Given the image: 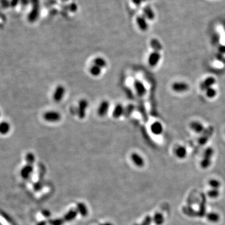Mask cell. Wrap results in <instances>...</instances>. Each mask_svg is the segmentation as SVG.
<instances>
[{
    "instance_id": "1",
    "label": "cell",
    "mask_w": 225,
    "mask_h": 225,
    "mask_svg": "<svg viewBox=\"0 0 225 225\" xmlns=\"http://www.w3.org/2000/svg\"><path fill=\"white\" fill-rule=\"evenodd\" d=\"M43 118L47 122L57 123L61 120V115L56 111H48L43 114Z\"/></svg>"
},
{
    "instance_id": "2",
    "label": "cell",
    "mask_w": 225,
    "mask_h": 225,
    "mask_svg": "<svg viewBox=\"0 0 225 225\" xmlns=\"http://www.w3.org/2000/svg\"><path fill=\"white\" fill-rule=\"evenodd\" d=\"M214 153L213 149L212 148H208L204 152L203 158L201 162V166L202 168L206 169L211 164V158Z\"/></svg>"
},
{
    "instance_id": "3",
    "label": "cell",
    "mask_w": 225,
    "mask_h": 225,
    "mask_svg": "<svg viewBox=\"0 0 225 225\" xmlns=\"http://www.w3.org/2000/svg\"><path fill=\"white\" fill-rule=\"evenodd\" d=\"M89 103L86 99H82L78 103L77 108V115L79 119H84L86 115V111L88 108Z\"/></svg>"
},
{
    "instance_id": "4",
    "label": "cell",
    "mask_w": 225,
    "mask_h": 225,
    "mask_svg": "<svg viewBox=\"0 0 225 225\" xmlns=\"http://www.w3.org/2000/svg\"><path fill=\"white\" fill-rule=\"evenodd\" d=\"M33 3V10L30 13L28 16V20L30 22L33 23L36 21L39 14V0H31Z\"/></svg>"
},
{
    "instance_id": "5",
    "label": "cell",
    "mask_w": 225,
    "mask_h": 225,
    "mask_svg": "<svg viewBox=\"0 0 225 225\" xmlns=\"http://www.w3.org/2000/svg\"><path fill=\"white\" fill-rule=\"evenodd\" d=\"M66 93V88L62 85H58L55 89L53 94V98L56 103H60L63 99L64 95Z\"/></svg>"
},
{
    "instance_id": "6",
    "label": "cell",
    "mask_w": 225,
    "mask_h": 225,
    "mask_svg": "<svg viewBox=\"0 0 225 225\" xmlns=\"http://www.w3.org/2000/svg\"><path fill=\"white\" fill-rule=\"evenodd\" d=\"M214 131V128L213 126H209L208 128H206L201 136L198 139V143L200 145H204L207 143L209 138L213 135Z\"/></svg>"
},
{
    "instance_id": "7",
    "label": "cell",
    "mask_w": 225,
    "mask_h": 225,
    "mask_svg": "<svg viewBox=\"0 0 225 225\" xmlns=\"http://www.w3.org/2000/svg\"><path fill=\"white\" fill-rule=\"evenodd\" d=\"M110 102L107 100H104L100 103L98 108V114L100 117H104L107 114L110 109Z\"/></svg>"
},
{
    "instance_id": "8",
    "label": "cell",
    "mask_w": 225,
    "mask_h": 225,
    "mask_svg": "<svg viewBox=\"0 0 225 225\" xmlns=\"http://www.w3.org/2000/svg\"><path fill=\"white\" fill-rule=\"evenodd\" d=\"M161 59V55L158 51H154L149 55L148 61V64L151 67H154L158 64Z\"/></svg>"
},
{
    "instance_id": "9",
    "label": "cell",
    "mask_w": 225,
    "mask_h": 225,
    "mask_svg": "<svg viewBox=\"0 0 225 225\" xmlns=\"http://www.w3.org/2000/svg\"><path fill=\"white\" fill-rule=\"evenodd\" d=\"M134 88L137 93L138 95L140 97L144 96L145 94L147 93L146 87L144 86V84L141 82L139 80H136L134 82Z\"/></svg>"
},
{
    "instance_id": "10",
    "label": "cell",
    "mask_w": 225,
    "mask_h": 225,
    "mask_svg": "<svg viewBox=\"0 0 225 225\" xmlns=\"http://www.w3.org/2000/svg\"><path fill=\"white\" fill-rule=\"evenodd\" d=\"M172 89L177 93H183L188 90L189 86L187 83L184 82H176L172 85Z\"/></svg>"
},
{
    "instance_id": "11",
    "label": "cell",
    "mask_w": 225,
    "mask_h": 225,
    "mask_svg": "<svg viewBox=\"0 0 225 225\" xmlns=\"http://www.w3.org/2000/svg\"><path fill=\"white\" fill-rule=\"evenodd\" d=\"M136 23L139 28L143 31H146L148 29V24L147 19L144 16H140L137 17Z\"/></svg>"
},
{
    "instance_id": "12",
    "label": "cell",
    "mask_w": 225,
    "mask_h": 225,
    "mask_svg": "<svg viewBox=\"0 0 225 225\" xmlns=\"http://www.w3.org/2000/svg\"><path fill=\"white\" fill-rule=\"evenodd\" d=\"M33 171V167L32 165L27 164L21 169V172H20L21 176L24 179H27L30 177V176L32 173Z\"/></svg>"
},
{
    "instance_id": "13",
    "label": "cell",
    "mask_w": 225,
    "mask_h": 225,
    "mask_svg": "<svg viewBox=\"0 0 225 225\" xmlns=\"http://www.w3.org/2000/svg\"><path fill=\"white\" fill-rule=\"evenodd\" d=\"M125 107L122 104H118L113 111V117L114 118H119L124 115Z\"/></svg>"
},
{
    "instance_id": "14",
    "label": "cell",
    "mask_w": 225,
    "mask_h": 225,
    "mask_svg": "<svg viewBox=\"0 0 225 225\" xmlns=\"http://www.w3.org/2000/svg\"><path fill=\"white\" fill-rule=\"evenodd\" d=\"M216 83V79L213 77H208L204 82H203L200 85V88L202 90H206L209 88H211Z\"/></svg>"
},
{
    "instance_id": "15",
    "label": "cell",
    "mask_w": 225,
    "mask_h": 225,
    "mask_svg": "<svg viewBox=\"0 0 225 225\" xmlns=\"http://www.w3.org/2000/svg\"><path fill=\"white\" fill-rule=\"evenodd\" d=\"M151 131L153 134L156 135H161L163 131V128L161 123L158 122H154L151 126Z\"/></svg>"
},
{
    "instance_id": "16",
    "label": "cell",
    "mask_w": 225,
    "mask_h": 225,
    "mask_svg": "<svg viewBox=\"0 0 225 225\" xmlns=\"http://www.w3.org/2000/svg\"><path fill=\"white\" fill-rule=\"evenodd\" d=\"M191 128L198 133H202L205 130L203 125L198 122H193L190 124Z\"/></svg>"
},
{
    "instance_id": "17",
    "label": "cell",
    "mask_w": 225,
    "mask_h": 225,
    "mask_svg": "<svg viewBox=\"0 0 225 225\" xmlns=\"http://www.w3.org/2000/svg\"><path fill=\"white\" fill-rule=\"evenodd\" d=\"M131 159L133 163L138 167H142L144 166V161L143 158L139 154L134 153L131 154Z\"/></svg>"
},
{
    "instance_id": "18",
    "label": "cell",
    "mask_w": 225,
    "mask_h": 225,
    "mask_svg": "<svg viewBox=\"0 0 225 225\" xmlns=\"http://www.w3.org/2000/svg\"><path fill=\"white\" fill-rule=\"evenodd\" d=\"M175 154L180 159H184L187 156V149L184 147L180 146L177 147L175 150Z\"/></svg>"
},
{
    "instance_id": "19",
    "label": "cell",
    "mask_w": 225,
    "mask_h": 225,
    "mask_svg": "<svg viewBox=\"0 0 225 225\" xmlns=\"http://www.w3.org/2000/svg\"><path fill=\"white\" fill-rule=\"evenodd\" d=\"M143 11L144 16L146 18L150 20H152L154 18V13L150 6H147L144 8Z\"/></svg>"
},
{
    "instance_id": "20",
    "label": "cell",
    "mask_w": 225,
    "mask_h": 225,
    "mask_svg": "<svg viewBox=\"0 0 225 225\" xmlns=\"http://www.w3.org/2000/svg\"><path fill=\"white\" fill-rule=\"evenodd\" d=\"M93 64L103 69L107 67V61L102 57H96L93 60Z\"/></svg>"
},
{
    "instance_id": "21",
    "label": "cell",
    "mask_w": 225,
    "mask_h": 225,
    "mask_svg": "<svg viewBox=\"0 0 225 225\" xmlns=\"http://www.w3.org/2000/svg\"><path fill=\"white\" fill-rule=\"evenodd\" d=\"M150 45L155 51L160 52L163 48L161 43L157 39H152L150 42Z\"/></svg>"
},
{
    "instance_id": "22",
    "label": "cell",
    "mask_w": 225,
    "mask_h": 225,
    "mask_svg": "<svg viewBox=\"0 0 225 225\" xmlns=\"http://www.w3.org/2000/svg\"><path fill=\"white\" fill-rule=\"evenodd\" d=\"M11 126L8 122H3L0 123V133L2 135H6L9 133Z\"/></svg>"
},
{
    "instance_id": "23",
    "label": "cell",
    "mask_w": 225,
    "mask_h": 225,
    "mask_svg": "<svg viewBox=\"0 0 225 225\" xmlns=\"http://www.w3.org/2000/svg\"><path fill=\"white\" fill-rule=\"evenodd\" d=\"M206 216L207 220L211 223H218L220 219V215L218 213L214 212L208 213Z\"/></svg>"
},
{
    "instance_id": "24",
    "label": "cell",
    "mask_w": 225,
    "mask_h": 225,
    "mask_svg": "<svg viewBox=\"0 0 225 225\" xmlns=\"http://www.w3.org/2000/svg\"><path fill=\"white\" fill-rule=\"evenodd\" d=\"M89 72H90V73L92 76L97 77V76H99L101 74L102 68L98 67V66H96V65L93 64L90 68Z\"/></svg>"
},
{
    "instance_id": "25",
    "label": "cell",
    "mask_w": 225,
    "mask_h": 225,
    "mask_svg": "<svg viewBox=\"0 0 225 225\" xmlns=\"http://www.w3.org/2000/svg\"><path fill=\"white\" fill-rule=\"evenodd\" d=\"M153 221L157 225H161L165 222V218L163 215L160 213H157L153 217Z\"/></svg>"
},
{
    "instance_id": "26",
    "label": "cell",
    "mask_w": 225,
    "mask_h": 225,
    "mask_svg": "<svg viewBox=\"0 0 225 225\" xmlns=\"http://www.w3.org/2000/svg\"><path fill=\"white\" fill-rule=\"evenodd\" d=\"M25 159L26 163L29 165H33L35 161V156L32 153H28L26 154Z\"/></svg>"
},
{
    "instance_id": "27",
    "label": "cell",
    "mask_w": 225,
    "mask_h": 225,
    "mask_svg": "<svg viewBox=\"0 0 225 225\" xmlns=\"http://www.w3.org/2000/svg\"><path fill=\"white\" fill-rule=\"evenodd\" d=\"M209 186L212 188V189H218L220 187V183L216 180L215 179H211L208 182Z\"/></svg>"
},
{
    "instance_id": "28",
    "label": "cell",
    "mask_w": 225,
    "mask_h": 225,
    "mask_svg": "<svg viewBox=\"0 0 225 225\" xmlns=\"http://www.w3.org/2000/svg\"><path fill=\"white\" fill-rule=\"evenodd\" d=\"M135 110V107L133 104H129L126 108H125V112L124 115L126 117H128L131 114V113L133 112Z\"/></svg>"
},
{
    "instance_id": "29",
    "label": "cell",
    "mask_w": 225,
    "mask_h": 225,
    "mask_svg": "<svg viewBox=\"0 0 225 225\" xmlns=\"http://www.w3.org/2000/svg\"><path fill=\"white\" fill-rule=\"evenodd\" d=\"M77 215V212L75 211H71L70 212L64 216V218L63 219H62L63 220V221H70L73 220V218H74L76 217Z\"/></svg>"
},
{
    "instance_id": "30",
    "label": "cell",
    "mask_w": 225,
    "mask_h": 225,
    "mask_svg": "<svg viewBox=\"0 0 225 225\" xmlns=\"http://www.w3.org/2000/svg\"><path fill=\"white\" fill-rule=\"evenodd\" d=\"M208 195L211 198H216L220 195V192L218 189H212L208 192Z\"/></svg>"
},
{
    "instance_id": "31",
    "label": "cell",
    "mask_w": 225,
    "mask_h": 225,
    "mask_svg": "<svg viewBox=\"0 0 225 225\" xmlns=\"http://www.w3.org/2000/svg\"><path fill=\"white\" fill-rule=\"evenodd\" d=\"M206 94L208 98H214L216 95V91L213 88H209L206 90Z\"/></svg>"
},
{
    "instance_id": "32",
    "label": "cell",
    "mask_w": 225,
    "mask_h": 225,
    "mask_svg": "<svg viewBox=\"0 0 225 225\" xmlns=\"http://www.w3.org/2000/svg\"><path fill=\"white\" fill-rule=\"evenodd\" d=\"M78 208H79V210L80 211V213L83 216H85V215H86V213H87V209H86V206L84 205H83V204H79L78 205Z\"/></svg>"
},
{
    "instance_id": "33",
    "label": "cell",
    "mask_w": 225,
    "mask_h": 225,
    "mask_svg": "<svg viewBox=\"0 0 225 225\" xmlns=\"http://www.w3.org/2000/svg\"><path fill=\"white\" fill-rule=\"evenodd\" d=\"M205 212H206V206H205V204L203 203L201 204V205H200V216H203L205 215Z\"/></svg>"
},
{
    "instance_id": "34",
    "label": "cell",
    "mask_w": 225,
    "mask_h": 225,
    "mask_svg": "<svg viewBox=\"0 0 225 225\" xmlns=\"http://www.w3.org/2000/svg\"><path fill=\"white\" fill-rule=\"evenodd\" d=\"M151 221H152V218L150 216H147L146 218H145L142 225H150Z\"/></svg>"
},
{
    "instance_id": "35",
    "label": "cell",
    "mask_w": 225,
    "mask_h": 225,
    "mask_svg": "<svg viewBox=\"0 0 225 225\" xmlns=\"http://www.w3.org/2000/svg\"><path fill=\"white\" fill-rule=\"evenodd\" d=\"M132 1H133V3L135 4L136 5H140L143 2H144V1H146V0H132Z\"/></svg>"
},
{
    "instance_id": "36",
    "label": "cell",
    "mask_w": 225,
    "mask_h": 225,
    "mask_svg": "<svg viewBox=\"0 0 225 225\" xmlns=\"http://www.w3.org/2000/svg\"><path fill=\"white\" fill-rule=\"evenodd\" d=\"M219 51L221 53H225V46H220L219 48Z\"/></svg>"
},
{
    "instance_id": "37",
    "label": "cell",
    "mask_w": 225,
    "mask_h": 225,
    "mask_svg": "<svg viewBox=\"0 0 225 225\" xmlns=\"http://www.w3.org/2000/svg\"><path fill=\"white\" fill-rule=\"evenodd\" d=\"M70 10L72 11H75L76 10V5L75 4H71L70 5Z\"/></svg>"
},
{
    "instance_id": "38",
    "label": "cell",
    "mask_w": 225,
    "mask_h": 225,
    "mask_svg": "<svg viewBox=\"0 0 225 225\" xmlns=\"http://www.w3.org/2000/svg\"><path fill=\"white\" fill-rule=\"evenodd\" d=\"M44 216H48L49 215V212L48 211H45V212L43 213Z\"/></svg>"
},
{
    "instance_id": "39",
    "label": "cell",
    "mask_w": 225,
    "mask_h": 225,
    "mask_svg": "<svg viewBox=\"0 0 225 225\" xmlns=\"http://www.w3.org/2000/svg\"><path fill=\"white\" fill-rule=\"evenodd\" d=\"M22 2L24 5H26L28 3V0H22Z\"/></svg>"
},
{
    "instance_id": "40",
    "label": "cell",
    "mask_w": 225,
    "mask_h": 225,
    "mask_svg": "<svg viewBox=\"0 0 225 225\" xmlns=\"http://www.w3.org/2000/svg\"><path fill=\"white\" fill-rule=\"evenodd\" d=\"M37 225H46V223L44 221H42L40 223H39Z\"/></svg>"
},
{
    "instance_id": "41",
    "label": "cell",
    "mask_w": 225,
    "mask_h": 225,
    "mask_svg": "<svg viewBox=\"0 0 225 225\" xmlns=\"http://www.w3.org/2000/svg\"><path fill=\"white\" fill-rule=\"evenodd\" d=\"M101 225H113V224H111V223H107L103 224H101Z\"/></svg>"
},
{
    "instance_id": "42",
    "label": "cell",
    "mask_w": 225,
    "mask_h": 225,
    "mask_svg": "<svg viewBox=\"0 0 225 225\" xmlns=\"http://www.w3.org/2000/svg\"><path fill=\"white\" fill-rule=\"evenodd\" d=\"M63 1H64V2H67L68 0H63Z\"/></svg>"
},
{
    "instance_id": "43",
    "label": "cell",
    "mask_w": 225,
    "mask_h": 225,
    "mask_svg": "<svg viewBox=\"0 0 225 225\" xmlns=\"http://www.w3.org/2000/svg\"><path fill=\"white\" fill-rule=\"evenodd\" d=\"M0 114H1V113H0Z\"/></svg>"
}]
</instances>
